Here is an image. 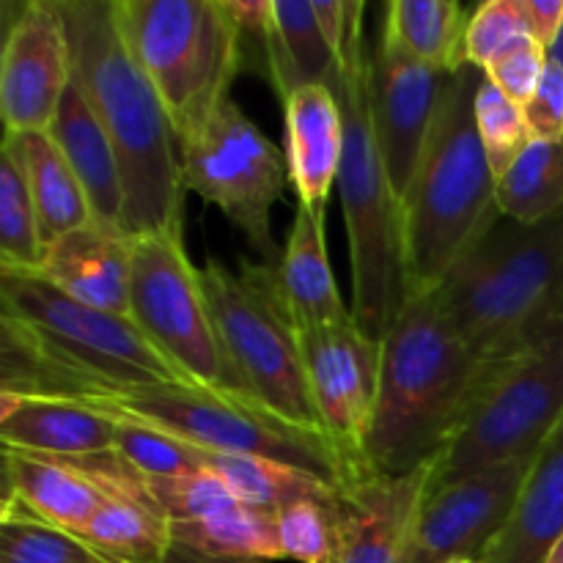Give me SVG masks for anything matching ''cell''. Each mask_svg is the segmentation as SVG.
Wrapping results in <instances>:
<instances>
[{
  "mask_svg": "<svg viewBox=\"0 0 563 563\" xmlns=\"http://www.w3.org/2000/svg\"><path fill=\"white\" fill-rule=\"evenodd\" d=\"M0 361L3 394L75 401L104 416L159 429L198 449L286 462L317 473L341 489L372 476L352 465L328 434L295 427L247 396L223 394L203 385L93 383L55 372L9 344H0Z\"/></svg>",
  "mask_w": 563,
  "mask_h": 563,
  "instance_id": "obj_1",
  "label": "cell"
},
{
  "mask_svg": "<svg viewBox=\"0 0 563 563\" xmlns=\"http://www.w3.org/2000/svg\"><path fill=\"white\" fill-rule=\"evenodd\" d=\"M75 82L102 121L124 176L130 236L181 231L185 176L174 124L121 31L113 0H58Z\"/></svg>",
  "mask_w": 563,
  "mask_h": 563,
  "instance_id": "obj_2",
  "label": "cell"
},
{
  "mask_svg": "<svg viewBox=\"0 0 563 563\" xmlns=\"http://www.w3.org/2000/svg\"><path fill=\"white\" fill-rule=\"evenodd\" d=\"M482 363L451 324L438 289L412 291L379 341V385L366 465L374 476H407L438 462L482 388Z\"/></svg>",
  "mask_w": 563,
  "mask_h": 563,
  "instance_id": "obj_3",
  "label": "cell"
},
{
  "mask_svg": "<svg viewBox=\"0 0 563 563\" xmlns=\"http://www.w3.org/2000/svg\"><path fill=\"white\" fill-rule=\"evenodd\" d=\"M438 295L482 363H500L561 333L563 212L539 223L500 218L449 269Z\"/></svg>",
  "mask_w": 563,
  "mask_h": 563,
  "instance_id": "obj_4",
  "label": "cell"
},
{
  "mask_svg": "<svg viewBox=\"0 0 563 563\" xmlns=\"http://www.w3.org/2000/svg\"><path fill=\"white\" fill-rule=\"evenodd\" d=\"M366 3L357 0L344 82L339 88L344 110V157L339 168V196L344 209L352 264V317L374 341H383L412 295L407 258L405 203L390 181L368 115Z\"/></svg>",
  "mask_w": 563,
  "mask_h": 563,
  "instance_id": "obj_5",
  "label": "cell"
},
{
  "mask_svg": "<svg viewBox=\"0 0 563 563\" xmlns=\"http://www.w3.org/2000/svg\"><path fill=\"white\" fill-rule=\"evenodd\" d=\"M484 71L465 64L449 77L438 119L405 203L412 291L438 289L449 269L504 218L498 179L476 130Z\"/></svg>",
  "mask_w": 563,
  "mask_h": 563,
  "instance_id": "obj_6",
  "label": "cell"
},
{
  "mask_svg": "<svg viewBox=\"0 0 563 563\" xmlns=\"http://www.w3.org/2000/svg\"><path fill=\"white\" fill-rule=\"evenodd\" d=\"M0 344L93 383L192 385L135 319L86 306L38 273L0 269Z\"/></svg>",
  "mask_w": 563,
  "mask_h": 563,
  "instance_id": "obj_7",
  "label": "cell"
},
{
  "mask_svg": "<svg viewBox=\"0 0 563 563\" xmlns=\"http://www.w3.org/2000/svg\"><path fill=\"white\" fill-rule=\"evenodd\" d=\"M126 44L187 143L229 102L245 42L223 0H113Z\"/></svg>",
  "mask_w": 563,
  "mask_h": 563,
  "instance_id": "obj_8",
  "label": "cell"
},
{
  "mask_svg": "<svg viewBox=\"0 0 563 563\" xmlns=\"http://www.w3.org/2000/svg\"><path fill=\"white\" fill-rule=\"evenodd\" d=\"M201 284L220 344L247 399L295 427L324 434L308 388L300 328L286 306L278 267L242 258L231 269L207 258Z\"/></svg>",
  "mask_w": 563,
  "mask_h": 563,
  "instance_id": "obj_9",
  "label": "cell"
},
{
  "mask_svg": "<svg viewBox=\"0 0 563 563\" xmlns=\"http://www.w3.org/2000/svg\"><path fill=\"white\" fill-rule=\"evenodd\" d=\"M563 418V330L520 355L489 363L460 429L434 462L429 493L460 478L537 456Z\"/></svg>",
  "mask_w": 563,
  "mask_h": 563,
  "instance_id": "obj_10",
  "label": "cell"
},
{
  "mask_svg": "<svg viewBox=\"0 0 563 563\" xmlns=\"http://www.w3.org/2000/svg\"><path fill=\"white\" fill-rule=\"evenodd\" d=\"M130 317L192 385L245 396L220 344L201 269L187 256L181 231L132 236Z\"/></svg>",
  "mask_w": 563,
  "mask_h": 563,
  "instance_id": "obj_11",
  "label": "cell"
},
{
  "mask_svg": "<svg viewBox=\"0 0 563 563\" xmlns=\"http://www.w3.org/2000/svg\"><path fill=\"white\" fill-rule=\"evenodd\" d=\"M181 176L185 190L214 203L262 253L264 264L278 267L273 209L291 185L289 159L240 104L229 99L196 137L181 143Z\"/></svg>",
  "mask_w": 563,
  "mask_h": 563,
  "instance_id": "obj_12",
  "label": "cell"
},
{
  "mask_svg": "<svg viewBox=\"0 0 563 563\" xmlns=\"http://www.w3.org/2000/svg\"><path fill=\"white\" fill-rule=\"evenodd\" d=\"M69 31L58 0H27L5 25L0 55V115L5 135L49 132L71 86Z\"/></svg>",
  "mask_w": 563,
  "mask_h": 563,
  "instance_id": "obj_13",
  "label": "cell"
},
{
  "mask_svg": "<svg viewBox=\"0 0 563 563\" xmlns=\"http://www.w3.org/2000/svg\"><path fill=\"white\" fill-rule=\"evenodd\" d=\"M308 388L324 434L363 473L366 438L372 429L379 385V341L368 339L357 322L339 328L300 330Z\"/></svg>",
  "mask_w": 563,
  "mask_h": 563,
  "instance_id": "obj_14",
  "label": "cell"
},
{
  "mask_svg": "<svg viewBox=\"0 0 563 563\" xmlns=\"http://www.w3.org/2000/svg\"><path fill=\"white\" fill-rule=\"evenodd\" d=\"M533 460L537 456L509 460L429 493L418 517L410 563H482L509 522Z\"/></svg>",
  "mask_w": 563,
  "mask_h": 563,
  "instance_id": "obj_15",
  "label": "cell"
},
{
  "mask_svg": "<svg viewBox=\"0 0 563 563\" xmlns=\"http://www.w3.org/2000/svg\"><path fill=\"white\" fill-rule=\"evenodd\" d=\"M445 71L429 69L379 36L368 60V115L390 181L407 196L423 157L440 99L449 86Z\"/></svg>",
  "mask_w": 563,
  "mask_h": 563,
  "instance_id": "obj_16",
  "label": "cell"
},
{
  "mask_svg": "<svg viewBox=\"0 0 563 563\" xmlns=\"http://www.w3.org/2000/svg\"><path fill=\"white\" fill-rule=\"evenodd\" d=\"M5 495L16 500L47 526L80 537L104 500L113 493L115 478L132 473L115 454L88 462L53 460L3 449Z\"/></svg>",
  "mask_w": 563,
  "mask_h": 563,
  "instance_id": "obj_17",
  "label": "cell"
},
{
  "mask_svg": "<svg viewBox=\"0 0 563 563\" xmlns=\"http://www.w3.org/2000/svg\"><path fill=\"white\" fill-rule=\"evenodd\" d=\"M434 462L407 476H366L344 493V539L335 563H410Z\"/></svg>",
  "mask_w": 563,
  "mask_h": 563,
  "instance_id": "obj_18",
  "label": "cell"
},
{
  "mask_svg": "<svg viewBox=\"0 0 563 563\" xmlns=\"http://www.w3.org/2000/svg\"><path fill=\"white\" fill-rule=\"evenodd\" d=\"M3 449L88 462L115 454V418L75 401L0 390Z\"/></svg>",
  "mask_w": 563,
  "mask_h": 563,
  "instance_id": "obj_19",
  "label": "cell"
},
{
  "mask_svg": "<svg viewBox=\"0 0 563 563\" xmlns=\"http://www.w3.org/2000/svg\"><path fill=\"white\" fill-rule=\"evenodd\" d=\"M36 273L86 306L130 317L132 236L126 231L82 225L44 247Z\"/></svg>",
  "mask_w": 563,
  "mask_h": 563,
  "instance_id": "obj_20",
  "label": "cell"
},
{
  "mask_svg": "<svg viewBox=\"0 0 563 563\" xmlns=\"http://www.w3.org/2000/svg\"><path fill=\"white\" fill-rule=\"evenodd\" d=\"M286 159L302 207L328 214L344 157V110L328 86H306L284 102Z\"/></svg>",
  "mask_w": 563,
  "mask_h": 563,
  "instance_id": "obj_21",
  "label": "cell"
},
{
  "mask_svg": "<svg viewBox=\"0 0 563 563\" xmlns=\"http://www.w3.org/2000/svg\"><path fill=\"white\" fill-rule=\"evenodd\" d=\"M49 137L75 170L77 181H80L82 192L91 203L93 223L121 229L124 176H121L119 157H115V148L104 132L102 121L97 119L86 93L75 82V75H71V86L60 102L58 115L49 126Z\"/></svg>",
  "mask_w": 563,
  "mask_h": 563,
  "instance_id": "obj_22",
  "label": "cell"
},
{
  "mask_svg": "<svg viewBox=\"0 0 563 563\" xmlns=\"http://www.w3.org/2000/svg\"><path fill=\"white\" fill-rule=\"evenodd\" d=\"M324 214L297 203L286 247L280 253L278 280L286 306L300 330L339 328L355 322L341 297L328 256Z\"/></svg>",
  "mask_w": 563,
  "mask_h": 563,
  "instance_id": "obj_23",
  "label": "cell"
},
{
  "mask_svg": "<svg viewBox=\"0 0 563 563\" xmlns=\"http://www.w3.org/2000/svg\"><path fill=\"white\" fill-rule=\"evenodd\" d=\"M563 537V418L533 460L509 522L482 563H544Z\"/></svg>",
  "mask_w": 563,
  "mask_h": 563,
  "instance_id": "obj_24",
  "label": "cell"
},
{
  "mask_svg": "<svg viewBox=\"0 0 563 563\" xmlns=\"http://www.w3.org/2000/svg\"><path fill=\"white\" fill-rule=\"evenodd\" d=\"M264 60L280 102L306 86H328L339 93L344 82V64L330 49L311 0H273Z\"/></svg>",
  "mask_w": 563,
  "mask_h": 563,
  "instance_id": "obj_25",
  "label": "cell"
},
{
  "mask_svg": "<svg viewBox=\"0 0 563 563\" xmlns=\"http://www.w3.org/2000/svg\"><path fill=\"white\" fill-rule=\"evenodd\" d=\"M80 537L121 563H174L181 550L135 471L115 478L110 498Z\"/></svg>",
  "mask_w": 563,
  "mask_h": 563,
  "instance_id": "obj_26",
  "label": "cell"
},
{
  "mask_svg": "<svg viewBox=\"0 0 563 563\" xmlns=\"http://www.w3.org/2000/svg\"><path fill=\"white\" fill-rule=\"evenodd\" d=\"M3 141L14 148L22 170H25L44 247L93 223L91 203L49 132L3 135Z\"/></svg>",
  "mask_w": 563,
  "mask_h": 563,
  "instance_id": "obj_27",
  "label": "cell"
},
{
  "mask_svg": "<svg viewBox=\"0 0 563 563\" xmlns=\"http://www.w3.org/2000/svg\"><path fill=\"white\" fill-rule=\"evenodd\" d=\"M467 22L456 0H394L385 5L383 38L418 64L454 75L467 64Z\"/></svg>",
  "mask_w": 563,
  "mask_h": 563,
  "instance_id": "obj_28",
  "label": "cell"
},
{
  "mask_svg": "<svg viewBox=\"0 0 563 563\" xmlns=\"http://www.w3.org/2000/svg\"><path fill=\"white\" fill-rule=\"evenodd\" d=\"M207 471L218 473L240 504L262 511H280L295 500H322L339 504L346 489L335 487L328 478L308 473L286 462L267 456L218 454L207 451Z\"/></svg>",
  "mask_w": 563,
  "mask_h": 563,
  "instance_id": "obj_29",
  "label": "cell"
},
{
  "mask_svg": "<svg viewBox=\"0 0 563 563\" xmlns=\"http://www.w3.org/2000/svg\"><path fill=\"white\" fill-rule=\"evenodd\" d=\"M170 531L179 548L203 559L223 563H258L278 561V533L273 511L236 504L220 515L201 517L192 522H170Z\"/></svg>",
  "mask_w": 563,
  "mask_h": 563,
  "instance_id": "obj_30",
  "label": "cell"
},
{
  "mask_svg": "<svg viewBox=\"0 0 563 563\" xmlns=\"http://www.w3.org/2000/svg\"><path fill=\"white\" fill-rule=\"evenodd\" d=\"M500 214L539 223L563 212V141H533L498 181Z\"/></svg>",
  "mask_w": 563,
  "mask_h": 563,
  "instance_id": "obj_31",
  "label": "cell"
},
{
  "mask_svg": "<svg viewBox=\"0 0 563 563\" xmlns=\"http://www.w3.org/2000/svg\"><path fill=\"white\" fill-rule=\"evenodd\" d=\"M44 256L36 207L14 148L0 146V269L36 273Z\"/></svg>",
  "mask_w": 563,
  "mask_h": 563,
  "instance_id": "obj_32",
  "label": "cell"
},
{
  "mask_svg": "<svg viewBox=\"0 0 563 563\" xmlns=\"http://www.w3.org/2000/svg\"><path fill=\"white\" fill-rule=\"evenodd\" d=\"M344 498L339 504L295 500L275 511L280 559L297 563H335L344 539Z\"/></svg>",
  "mask_w": 563,
  "mask_h": 563,
  "instance_id": "obj_33",
  "label": "cell"
},
{
  "mask_svg": "<svg viewBox=\"0 0 563 563\" xmlns=\"http://www.w3.org/2000/svg\"><path fill=\"white\" fill-rule=\"evenodd\" d=\"M115 456L141 478L185 476L207 471V449L185 443L143 423L115 418Z\"/></svg>",
  "mask_w": 563,
  "mask_h": 563,
  "instance_id": "obj_34",
  "label": "cell"
},
{
  "mask_svg": "<svg viewBox=\"0 0 563 563\" xmlns=\"http://www.w3.org/2000/svg\"><path fill=\"white\" fill-rule=\"evenodd\" d=\"M476 130L484 154L489 159V168H493L498 181L509 174L511 165L533 143L526 110L511 102L500 88H495L487 80V75H484L482 86L476 91Z\"/></svg>",
  "mask_w": 563,
  "mask_h": 563,
  "instance_id": "obj_35",
  "label": "cell"
},
{
  "mask_svg": "<svg viewBox=\"0 0 563 563\" xmlns=\"http://www.w3.org/2000/svg\"><path fill=\"white\" fill-rule=\"evenodd\" d=\"M141 482L154 509L168 522L201 520V517L220 515V511H229L240 504L229 489V484L212 471L165 478H141Z\"/></svg>",
  "mask_w": 563,
  "mask_h": 563,
  "instance_id": "obj_36",
  "label": "cell"
},
{
  "mask_svg": "<svg viewBox=\"0 0 563 563\" xmlns=\"http://www.w3.org/2000/svg\"><path fill=\"white\" fill-rule=\"evenodd\" d=\"M526 42H537L528 22L526 0H487L467 22L465 58L471 66L487 71L495 60Z\"/></svg>",
  "mask_w": 563,
  "mask_h": 563,
  "instance_id": "obj_37",
  "label": "cell"
},
{
  "mask_svg": "<svg viewBox=\"0 0 563 563\" xmlns=\"http://www.w3.org/2000/svg\"><path fill=\"white\" fill-rule=\"evenodd\" d=\"M548 49L539 42H526L520 47H515L511 53H506L504 58L495 60L484 75L493 82L495 88L506 93L511 102H517L520 108H526L531 102V97L537 93L539 82H542L544 66H548Z\"/></svg>",
  "mask_w": 563,
  "mask_h": 563,
  "instance_id": "obj_38",
  "label": "cell"
},
{
  "mask_svg": "<svg viewBox=\"0 0 563 563\" xmlns=\"http://www.w3.org/2000/svg\"><path fill=\"white\" fill-rule=\"evenodd\" d=\"M522 110L533 141H563V69L553 58H548L542 82Z\"/></svg>",
  "mask_w": 563,
  "mask_h": 563,
  "instance_id": "obj_39",
  "label": "cell"
},
{
  "mask_svg": "<svg viewBox=\"0 0 563 563\" xmlns=\"http://www.w3.org/2000/svg\"><path fill=\"white\" fill-rule=\"evenodd\" d=\"M526 11L533 38L550 53L563 31V0H526Z\"/></svg>",
  "mask_w": 563,
  "mask_h": 563,
  "instance_id": "obj_40",
  "label": "cell"
},
{
  "mask_svg": "<svg viewBox=\"0 0 563 563\" xmlns=\"http://www.w3.org/2000/svg\"><path fill=\"white\" fill-rule=\"evenodd\" d=\"M550 58H553L555 60V64H559L561 66V69H563V31H561V36L559 38H555V44H553V47H550Z\"/></svg>",
  "mask_w": 563,
  "mask_h": 563,
  "instance_id": "obj_41",
  "label": "cell"
},
{
  "mask_svg": "<svg viewBox=\"0 0 563 563\" xmlns=\"http://www.w3.org/2000/svg\"><path fill=\"white\" fill-rule=\"evenodd\" d=\"M544 563H563V537L555 542V548L550 550V555L544 559Z\"/></svg>",
  "mask_w": 563,
  "mask_h": 563,
  "instance_id": "obj_42",
  "label": "cell"
},
{
  "mask_svg": "<svg viewBox=\"0 0 563 563\" xmlns=\"http://www.w3.org/2000/svg\"><path fill=\"white\" fill-rule=\"evenodd\" d=\"M449 563H478V561H471V559H460V561H449Z\"/></svg>",
  "mask_w": 563,
  "mask_h": 563,
  "instance_id": "obj_43",
  "label": "cell"
}]
</instances>
